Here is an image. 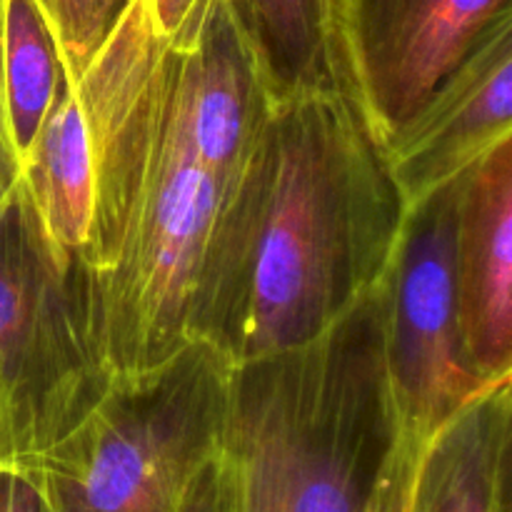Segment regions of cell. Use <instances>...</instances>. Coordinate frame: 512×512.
<instances>
[{
    "label": "cell",
    "mask_w": 512,
    "mask_h": 512,
    "mask_svg": "<svg viewBox=\"0 0 512 512\" xmlns=\"http://www.w3.org/2000/svg\"><path fill=\"white\" fill-rule=\"evenodd\" d=\"M403 215L348 90L270 100L210 228L188 340L228 365L310 343L383 278Z\"/></svg>",
    "instance_id": "1"
},
{
    "label": "cell",
    "mask_w": 512,
    "mask_h": 512,
    "mask_svg": "<svg viewBox=\"0 0 512 512\" xmlns=\"http://www.w3.org/2000/svg\"><path fill=\"white\" fill-rule=\"evenodd\" d=\"M75 93L93 158L83 255L110 370L135 375L188 343L190 300L225 188L180 123L168 45L145 0H130Z\"/></svg>",
    "instance_id": "2"
},
{
    "label": "cell",
    "mask_w": 512,
    "mask_h": 512,
    "mask_svg": "<svg viewBox=\"0 0 512 512\" xmlns=\"http://www.w3.org/2000/svg\"><path fill=\"white\" fill-rule=\"evenodd\" d=\"M420 445L390 383L378 280L310 343L230 365L225 512H405Z\"/></svg>",
    "instance_id": "3"
},
{
    "label": "cell",
    "mask_w": 512,
    "mask_h": 512,
    "mask_svg": "<svg viewBox=\"0 0 512 512\" xmlns=\"http://www.w3.org/2000/svg\"><path fill=\"white\" fill-rule=\"evenodd\" d=\"M113 378L93 270L48 238L18 180L0 205V470L68 438Z\"/></svg>",
    "instance_id": "4"
},
{
    "label": "cell",
    "mask_w": 512,
    "mask_h": 512,
    "mask_svg": "<svg viewBox=\"0 0 512 512\" xmlns=\"http://www.w3.org/2000/svg\"><path fill=\"white\" fill-rule=\"evenodd\" d=\"M230 365L198 340L135 375H115L93 413L25 478L50 512H180L215 458Z\"/></svg>",
    "instance_id": "5"
},
{
    "label": "cell",
    "mask_w": 512,
    "mask_h": 512,
    "mask_svg": "<svg viewBox=\"0 0 512 512\" xmlns=\"http://www.w3.org/2000/svg\"><path fill=\"white\" fill-rule=\"evenodd\" d=\"M455 215L458 180L405 210L380 278L390 383L405 430L418 443L463 405L495 388L475 373L460 333Z\"/></svg>",
    "instance_id": "6"
},
{
    "label": "cell",
    "mask_w": 512,
    "mask_h": 512,
    "mask_svg": "<svg viewBox=\"0 0 512 512\" xmlns=\"http://www.w3.org/2000/svg\"><path fill=\"white\" fill-rule=\"evenodd\" d=\"M508 13L512 0H335L345 88L383 148Z\"/></svg>",
    "instance_id": "7"
},
{
    "label": "cell",
    "mask_w": 512,
    "mask_h": 512,
    "mask_svg": "<svg viewBox=\"0 0 512 512\" xmlns=\"http://www.w3.org/2000/svg\"><path fill=\"white\" fill-rule=\"evenodd\" d=\"M512 138V13L485 30L463 63L385 143V163L410 210Z\"/></svg>",
    "instance_id": "8"
},
{
    "label": "cell",
    "mask_w": 512,
    "mask_h": 512,
    "mask_svg": "<svg viewBox=\"0 0 512 512\" xmlns=\"http://www.w3.org/2000/svg\"><path fill=\"white\" fill-rule=\"evenodd\" d=\"M165 45L180 123L205 168L228 188L270 105L253 55L223 0H200Z\"/></svg>",
    "instance_id": "9"
},
{
    "label": "cell",
    "mask_w": 512,
    "mask_h": 512,
    "mask_svg": "<svg viewBox=\"0 0 512 512\" xmlns=\"http://www.w3.org/2000/svg\"><path fill=\"white\" fill-rule=\"evenodd\" d=\"M455 293L465 353L488 385L512 375V138L458 178Z\"/></svg>",
    "instance_id": "10"
},
{
    "label": "cell",
    "mask_w": 512,
    "mask_h": 512,
    "mask_svg": "<svg viewBox=\"0 0 512 512\" xmlns=\"http://www.w3.org/2000/svg\"><path fill=\"white\" fill-rule=\"evenodd\" d=\"M510 463L512 393L503 383L425 438L405 512H510Z\"/></svg>",
    "instance_id": "11"
},
{
    "label": "cell",
    "mask_w": 512,
    "mask_h": 512,
    "mask_svg": "<svg viewBox=\"0 0 512 512\" xmlns=\"http://www.w3.org/2000/svg\"><path fill=\"white\" fill-rule=\"evenodd\" d=\"M270 100L345 88L335 0H223Z\"/></svg>",
    "instance_id": "12"
},
{
    "label": "cell",
    "mask_w": 512,
    "mask_h": 512,
    "mask_svg": "<svg viewBox=\"0 0 512 512\" xmlns=\"http://www.w3.org/2000/svg\"><path fill=\"white\" fill-rule=\"evenodd\" d=\"M20 183L48 238L63 253H83L93 215V158L83 108L70 78L20 160Z\"/></svg>",
    "instance_id": "13"
},
{
    "label": "cell",
    "mask_w": 512,
    "mask_h": 512,
    "mask_svg": "<svg viewBox=\"0 0 512 512\" xmlns=\"http://www.w3.org/2000/svg\"><path fill=\"white\" fill-rule=\"evenodd\" d=\"M68 80L58 43L35 0H5L3 5V83L8 128L18 160L28 153Z\"/></svg>",
    "instance_id": "14"
},
{
    "label": "cell",
    "mask_w": 512,
    "mask_h": 512,
    "mask_svg": "<svg viewBox=\"0 0 512 512\" xmlns=\"http://www.w3.org/2000/svg\"><path fill=\"white\" fill-rule=\"evenodd\" d=\"M43 13L68 78L78 80L95 58L130 0H35Z\"/></svg>",
    "instance_id": "15"
},
{
    "label": "cell",
    "mask_w": 512,
    "mask_h": 512,
    "mask_svg": "<svg viewBox=\"0 0 512 512\" xmlns=\"http://www.w3.org/2000/svg\"><path fill=\"white\" fill-rule=\"evenodd\" d=\"M3 5L0 0V205L5 203L20 180V160L13 148L8 128V110H5V83H3Z\"/></svg>",
    "instance_id": "16"
},
{
    "label": "cell",
    "mask_w": 512,
    "mask_h": 512,
    "mask_svg": "<svg viewBox=\"0 0 512 512\" xmlns=\"http://www.w3.org/2000/svg\"><path fill=\"white\" fill-rule=\"evenodd\" d=\"M180 512H225V488L220 475L218 453L193 480Z\"/></svg>",
    "instance_id": "17"
},
{
    "label": "cell",
    "mask_w": 512,
    "mask_h": 512,
    "mask_svg": "<svg viewBox=\"0 0 512 512\" xmlns=\"http://www.w3.org/2000/svg\"><path fill=\"white\" fill-rule=\"evenodd\" d=\"M0 512H50L33 480L23 473L0 470Z\"/></svg>",
    "instance_id": "18"
},
{
    "label": "cell",
    "mask_w": 512,
    "mask_h": 512,
    "mask_svg": "<svg viewBox=\"0 0 512 512\" xmlns=\"http://www.w3.org/2000/svg\"><path fill=\"white\" fill-rule=\"evenodd\" d=\"M198 3L200 0H145L153 28L158 30L163 40H170L183 28V23L190 18Z\"/></svg>",
    "instance_id": "19"
}]
</instances>
